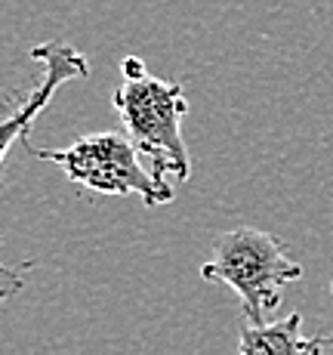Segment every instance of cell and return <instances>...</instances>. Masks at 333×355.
<instances>
[{"label":"cell","instance_id":"cell-1","mask_svg":"<svg viewBox=\"0 0 333 355\" xmlns=\"http://www.w3.org/2000/svg\"><path fill=\"white\" fill-rule=\"evenodd\" d=\"M111 102L136 152L170 182H186L192 176V155L182 139V118L188 114L182 84L154 78L139 56H124Z\"/></svg>","mask_w":333,"mask_h":355},{"label":"cell","instance_id":"cell-2","mask_svg":"<svg viewBox=\"0 0 333 355\" xmlns=\"http://www.w3.org/2000/svg\"><path fill=\"white\" fill-rule=\"evenodd\" d=\"M201 278L226 284L241 297L244 322L269 324L284 291L303 278V263L284 238L262 229L237 226L213 241V254L201 263Z\"/></svg>","mask_w":333,"mask_h":355},{"label":"cell","instance_id":"cell-3","mask_svg":"<svg viewBox=\"0 0 333 355\" xmlns=\"http://www.w3.org/2000/svg\"><path fill=\"white\" fill-rule=\"evenodd\" d=\"M25 146L34 158L62 167L74 186L90 189V192L139 195L145 207L170 204L176 195L173 182L154 167H145L142 155L127 139V133H118V130L80 136L68 148H34L28 139H25Z\"/></svg>","mask_w":333,"mask_h":355},{"label":"cell","instance_id":"cell-4","mask_svg":"<svg viewBox=\"0 0 333 355\" xmlns=\"http://www.w3.org/2000/svg\"><path fill=\"white\" fill-rule=\"evenodd\" d=\"M31 59L40 65V80L22 96L16 108L6 118H0V167H3L10 148L19 139H28L37 114L50 105V99L56 96V90L68 80H84L90 78V62L78 46L65 44V40H46L31 50Z\"/></svg>","mask_w":333,"mask_h":355},{"label":"cell","instance_id":"cell-5","mask_svg":"<svg viewBox=\"0 0 333 355\" xmlns=\"http://www.w3.org/2000/svg\"><path fill=\"white\" fill-rule=\"evenodd\" d=\"M324 340L303 334V312H290L269 324L244 322L237 337V355H321Z\"/></svg>","mask_w":333,"mask_h":355},{"label":"cell","instance_id":"cell-6","mask_svg":"<svg viewBox=\"0 0 333 355\" xmlns=\"http://www.w3.org/2000/svg\"><path fill=\"white\" fill-rule=\"evenodd\" d=\"M0 244H3V235H0ZM28 269H31V263H25V266L0 263V312H3V306L25 288V275H28Z\"/></svg>","mask_w":333,"mask_h":355},{"label":"cell","instance_id":"cell-7","mask_svg":"<svg viewBox=\"0 0 333 355\" xmlns=\"http://www.w3.org/2000/svg\"><path fill=\"white\" fill-rule=\"evenodd\" d=\"M330 293H333V284H330ZM324 340V346H333V331L327 334V337H321Z\"/></svg>","mask_w":333,"mask_h":355}]
</instances>
